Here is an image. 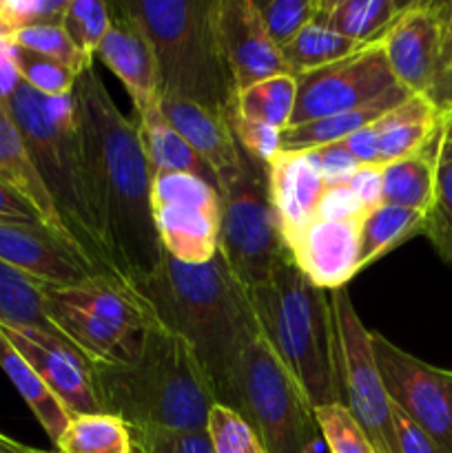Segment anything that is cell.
I'll return each mask as SVG.
<instances>
[{
  "label": "cell",
  "mask_w": 452,
  "mask_h": 453,
  "mask_svg": "<svg viewBox=\"0 0 452 453\" xmlns=\"http://www.w3.org/2000/svg\"><path fill=\"white\" fill-rule=\"evenodd\" d=\"M71 100L102 246L115 277L136 288L164 257L151 206L149 162L136 124L120 113L96 65L80 71Z\"/></svg>",
  "instance_id": "obj_1"
},
{
  "label": "cell",
  "mask_w": 452,
  "mask_h": 453,
  "mask_svg": "<svg viewBox=\"0 0 452 453\" xmlns=\"http://www.w3.org/2000/svg\"><path fill=\"white\" fill-rule=\"evenodd\" d=\"M133 290L151 314L191 345L224 405L230 376L261 336L248 288L217 252L207 264H182L164 252L158 270Z\"/></svg>",
  "instance_id": "obj_2"
},
{
  "label": "cell",
  "mask_w": 452,
  "mask_h": 453,
  "mask_svg": "<svg viewBox=\"0 0 452 453\" xmlns=\"http://www.w3.org/2000/svg\"><path fill=\"white\" fill-rule=\"evenodd\" d=\"M102 414L131 429L207 432L217 394L202 363L182 336L153 317L140 354L131 363L91 365Z\"/></svg>",
  "instance_id": "obj_3"
},
{
  "label": "cell",
  "mask_w": 452,
  "mask_h": 453,
  "mask_svg": "<svg viewBox=\"0 0 452 453\" xmlns=\"http://www.w3.org/2000/svg\"><path fill=\"white\" fill-rule=\"evenodd\" d=\"M149 40L162 97L229 118L235 88L215 25V0H115Z\"/></svg>",
  "instance_id": "obj_4"
},
{
  "label": "cell",
  "mask_w": 452,
  "mask_h": 453,
  "mask_svg": "<svg viewBox=\"0 0 452 453\" xmlns=\"http://www.w3.org/2000/svg\"><path fill=\"white\" fill-rule=\"evenodd\" d=\"M248 295L261 339L300 385L310 407L341 405L328 292L313 286L286 255L269 283L253 288Z\"/></svg>",
  "instance_id": "obj_5"
},
{
  "label": "cell",
  "mask_w": 452,
  "mask_h": 453,
  "mask_svg": "<svg viewBox=\"0 0 452 453\" xmlns=\"http://www.w3.org/2000/svg\"><path fill=\"white\" fill-rule=\"evenodd\" d=\"M7 106L71 242L97 273L118 279L102 246L71 96L44 97L20 80Z\"/></svg>",
  "instance_id": "obj_6"
},
{
  "label": "cell",
  "mask_w": 452,
  "mask_h": 453,
  "mask_svg": "<svg viewBox=\"0 0 452 453\" xmlns=\"http://www.w3.org/2000/svg\"><path fill=\"white\" fill-rule=\"evenodd\" d=\"M44 308L91 365L131 363L153 321L142 296L111 277H93L80 286H44Z\"/></svg>",
  "instance_id": "obj_7"
},
{
  "label": "cell",
  "mask_w": 452,
  "mask_h": 453,
  "mask_svg": "<svg viewBox=\"0 0 452 453\" xmlns=\"http://www.w3.org/2000/svg\"><path fill=\"white\" fill-rule=\"evenodd\" d=\"M224 405L244 416L266 453H315L322 438L308 398L261 336L239 357Z\"/></svg>",
  "instance_id": "obj_8"
},
{
  "label": "cell",
  "mask_w": 452,
  "mask_h": 453,
  "mask_svg": "<svg viewBox=\"0 0 452 453\" xmlns=\"http://www.w3.org/2000/svg\"><path fill=\"white\" fill-rule=\"evenodd\" d=\"M217 252L244 288L253 290L273 277L288 255L269 190V166L242 153V168L220 188Z\"/></svg>",
  "instance_id": "obj_9"
},
{
  "label": "cell",
  "mask_w": 452,
  "mask_h": 453,
  "mask_svg": "<svg viewBox=\"0 0 452 453\" xmlns=\"http://www.w3.org/2000/svg\"><path fill=\"white\" fill-rule=\"evenodd\" d=\"M335 321V358L341 405L353 414L377 453H397L393 403L386 394L370 348V330L362 323L346 288L328 292Z\"/></svg>",
  "instance_id": "obj_10"
},
{
  "label": "cell",
  "mask_w": 452,
  "mask_h": 453,
  "mask_svg": "<svg viewBox=\"0 0 452 453\" xmlns=\"http://www.w3.org/2000/svg\"><path fill=\"white\" fill-rule=\"evenodd\" d=\"M151 206L164 252L182 264H207L220 243V190L191 175H155Z\"/></svg>",
  "instance_id": "obj_11"
},
{
  "label": "cell",
  "mask_w": 452,
  "mask_h": 453,
  "mask_svg": "<svg viewBox=\"0 0 452 453\" xmlns=\"http://www.w3.org/2000/svg\"><path fill=\"white\" fill-rule=\"evenodd\" d=\"M370 348L390 403L424 429L441 453H452V372L434 367L370 332Z\"/></svg>",
  "instance_id": "obj_12"
},
{
  "label": "cell",
  "mask_w": 452,
  "mask_h": 453,
  "mask_svg": "<svg viewBox=\"0 0 452 453\" xmlns=\"http://www.w3.org/2000/svg\"><path fill=\"white\" fill-rule=\"evenodd\" d=\"M295 109L288 127L346 113L403 88L390 71L381 42L368 44L322 69L295 75Z\"/></svg>",
  "instance_id": "obj_13"
},
{
  "label": "cell",
  "mask_w": 452,
  "mask_h": 453,
  "mask_svg": "<svg viewBox=\"0 0 452 453\" xmlns=\"http://www.w3.org/2000/svg\"><path fill=\"white\" fill-rule=\"evenodd\" d=\"M0 261L43 286H80L105 277L65 233L44 221H0Z\"/></svg>",
  "instance_id": "obj_14"
},
{
  "label": "cell",
  "mask_w": 452,
  "mask_h": 453,
  "mask_svg": "<svg viewBox=\"0 0 452 453\" xmlns=\"http://www.w3.org/2000/svg\"><path fill=\"white\" fill-rule=\"evenodd\" d=\"M3 327V326H0ZM4 336L22 354L49 392L60 401L66 414H100L96 388H93L91 363L65 341L38 330L3 327Z\"/></svg>",
  "instance_id": "obj_15"
},
{
  "label": "cell",
  "mask_w": 452,
  "mask_h": 453,
  "mask_svg": "<svg viewBox=\"0 0 452 453\" xmlns=\"http://www.w3.org/2000/svg\"><path fill=\"white\" fill-rule=\"evenodd\" d=\"M292 264L313 286L332 292L346 288L359 270V215L315 217L286 243Z\"/></svg>",
  "instance_id": "obj_16"
},
{
  "label": "cell",
  "mask_w": 452,
  "mask_h": 453,
  "mask_svg": "<svg viewBox=\"0 0 452 453\" xmlns=\"http://www.w3.org/2000/svg\"><path fill=\"white\" fill-rule=\"evenodd\" d=\"M215 25L238 91L288 73L282 51L266 34L253 0H215Z\"/></svg>",
  "instance_id": "obj_17"
},
{
  "label": "cell",
  "mask_w": 452,
  "mask_h": 453,
  "mask_svg": "<svg viewBox=\"0 0 452 453\" xmlns=\"http://www.w3.org/2000/svg\"><path fill=\"white\" fill-rule=\"evenodd\" d=\"M439 29L437 3H410L399 20L381 40L390 71L412 96L430 100L439 75Z\"/></svg>",
  "instance_id": "obj_18"
},
{
  "label": "cell",
  "mask_w": 452,
  "mask_h": 453,
  "mask_svg": "<svg viewBox=\"0 0 452 453\" xmlns=\"http://www.w3.org/2000/svg\"><path fill=\"white\" fill-rule=\"evenodd\" d=\"M109 7L111 27L96 56L124 84L133 102V113H142V111L160 104L153 51H151L149 40L144 38L140 27L118 7L115 0H111Z\"/></svg>",
  "instance_id": "obj_19"
},
{
  "label": "cell",
  "mask_w": 452,
  "mask_h": 453,
  "mask_svg": "<svg viewBox=\"0 0 452 453\" xmlns=\"http://www.w3.org/2000/svg\"><path fill=\"white\" fill-rule=\"evenodd\" d=\"M269 190L284 246L317 217L326 181L308 153H279L269 164Z\"/></svg>",
  "instance_id": "obj_20"
},
{
  "label": "cell",
  "mask_w": 452,
  "mask_h": 453,
  "mask_svg": "<svg viewBox=\"0 0 452 453\" xmlns=\"http://www.w3.org/2000/svg\"><path fill=\"white\" fill-rule=\"evenodd\" d=\"M160 109L167 122L180 133L186 144L202 157V162L215 173L217 184H226L242 168V150L235 142L229 122L222 115L211 113L204 106L186 100L162 97Z\"/></svg>",
  "instance_id": "obj_21"
},
{
  "label": "cell",
  "mask_w": 452,
  "mask_h": 453,
  "mask_svg": "<svg viewBox=\"0 0 452 453\" xmlns=\"http://www.w3.org/2000/svg\"><path fill=\"white\" fill-rule=\"evenodd\" d=\"M441 111L425 96H410L397 109L381 115L370 124L377 137L379 166L421 153L433 144L439 128Z\"/></svg>",
  "instance_id": "obj_22"
},
{
  "label": "cell",
  "mask_w": 452,
  "mask_h": 453,
  "mask_svg": "<svg viewBox=\"0 0 452 453\" xmlns=\"http://www.w3.org/2000/svg\"><path fill=\"white\" fill-rule=\"evenodd\" d=\"M133 124H136L142 150H144V157L149 162L151 175H171V173L191 175L220 190L215 173L186 144L184 137L167 122L160 104L136 113Z\"/></svg>",
  "instance_id": "obj_23"
},
{
  "label": "cell",
  "mask_w": 452,
  "mask_h": 453,
  "mask_svg": "<svg viewBox=\"0 0 452 453\" xmlns=\"http://www.w3.org/2000/svg\"><path fill=\"white\" fill-rule=\"evenodd\" d=\"M0 181L12 186L27 202L34 203L44 224L53 226L56 230L66 234L65 226H62L60 217L56 212V206H53L51 197H49L47 188H44L38 171H35L29 149H27L25 140H22L16 122L9 113L7 100H0Z\"/></svg>",
  "instance_id": "obj_24"
},
{
  "label": "cell",
  "mask_w": 452,
  "mask_h": 453,
  "mask_svg": "<svg viewBox=\"0 0 452 453\" xmlns=\"http://www.w3.org/2000/svg\"><path fill=\"white\" fill-rule=\"evenodd\" d=\"M410 96V91L399 88V91L390 93V96L381 97V100L377 102H370V104L366 106H359V109L284 128V131H279V153H306V150L319 149V146L344 142L346 137L357 133L359 128L377 122L381 115L397 109V106L403 104Z\"/></svg>",
  "instance_id": "obj_25"
},
{
  "label": "cell",
  "mask_w": 452,
  "mask_h": 453,
  "mask_svg": "<svg viewBox=\"0 0 452 453\" xmlns=\"http://www.w3.org/2000/svg\"><path fill=\"white\" fill-rule=\"evenodd\" d=\"M434 195L424 219V237L434 252L452 265V106L441 111L433 140Z\"/></svg>",
  "instance_id": "obj_26"
},
{
  "label": "cell",
  "mask_w": 452,
  "mask_h": 453,
  "mask_svg": "<svg viewBox=\"0 0 452 453\" xmlns=\"http://www.w3.org/2000/svg\"><path fill=\"white\" fill-rule=\"evenodd\" d=\"M410 3L399 0H319L315 20L362 44L384 40Z\"/></svg>",
  "instance_id": "obj_27"
},
{
  "label": "cell",
  "mask_w": 452,
  "mask_h": 453,
  "mask_svg": "<svg viewBox=\"0 0 452 453\" xmlns=\"http://www.w3.org/2000/svg\"><path fill=\"white\" fill-rule=\"evenodd\" d=\"M425 212L377 203L359 215V270L424 233Z\"/></svg>",
  "instance_id": "obj_28"
},
{
  "label": "cell",
  "mask_w": 452,
  "mask_h": 453,
  "mask_svg": "<svg viewBox=\"0 0 452 453\" xmlns=\"http://www.w3.org/2000/svg\"><path fill=\"white\" fill-rule=\"evenodd\" d=\"M0 326L38 330L56 339H65L44 308V286L0 261ZM71 345V343H69Z\"/></svg>",
  "instance_id": "obj_29"
},
{
  "label": "cell",
  "mask_w": 452,
  "mask_h": 453,
  "mask_svg": "<svg viewBox=\"0 0 452 453\" xmlns=\"http://www.w3.org/2000/svg\"><path fill=\"white\" fill-rule=\"evenodd\" d=\"M0 370L7 374V379L12 380L13 388L18 389L22 401L29 405V410L34 411L38 423L43 425L47 436L51 438V442L56 445L58 438L62 436V432H65L66 425H69L71 416L66 414V410L60 405V401L49 392L47 385L38 379V374L31 370V365L22 358V354L13 348L12 341L4 336L3 327H0Z\"/></svg>",
  "instance_id": "obj_30"
},
{
  "label": "cell",
  "mask_w": 452,
  "mask_h": 453,
  "mask_svg": "<svg viewBox=\"0 0 452 453\" xmlns=\"http://www.w3.org/2000/svg\"><path fill=\"white\" fill-rule=\"evenodd\" d=\"M434 195L433 144L421 153L388 164L379 173L381 203L428 212Z\"/></svg>",
  "instance_id": "obj_31"
},
{
  "label": "cell",
  "mask_w": 452,
  "mask_h": 453,
  "mask_svg": "<svg viewBox=\"0 0 452 453\" xmlns=\"http://www.w3.org/2000/svg\"><path fill=\"white\" fill-rule=\"evenodd\" d=\"M295 96V75H273V78L251 84L244 91H238L233 111L248 122L284 131L291 124Z\"/></svg>",
  "instance_id": "obj_32"
},
{
  "label": "cell",
  "mask_w": 452,
  "mask_h": 453,
  "mask_svg": "<svg viewBox=\"0 0 452 453\" xmlns=\"http://www.w3.org/2000/svg\"><path fill=\"white\" fill-rule=\"evenodd\" d=\"M363 47H368V44L355 42V40L328 29L322 22L313 20L279 51H282L284 62H286L288 73L301 75L332 65V62L341 60V58L350 56V53L359 51Z\"/></svg>",
  "instance_id": "obj_33"
},
{
  "label": "cell",
  "mask_w": 452,
  "mask_h": 453,
  "mask_svg": "<svg viewBox=\"0 0 452 453\" xmlns=\"http://www.w3.org/2000/svg\"><path fill=\"white\" fill-rule=\"evenodd\" d=\"M56 453H133L127 423L111 414L74 416L56 442Z\"/></svg>",
  "instance_id": "obj_34"
},
{
  "label": "cell",
  "mask_w": 452,
  "mask_h": 453,
  "mask_svg": "<svg viewBox=\"0 0 452 453\" xmlns=\"http://www.w3.org/2000/svg\"><path fill=\"white\" fill-rule=\"evenodd\" d=\"M62 27H65L71 42L75 44V49L84 56V60L93 62L111 27L109 3H100V0H69Z\"/></svg>",
  "instance_id": "obj_35"
},
{
  "label": "cell",
  "mask_w": 452,
  "mask_h": 453,
  "mask_svg": "<svg viewBox=\"0 0 452 453\" xmlns=\"http://www.w3.org/2000/svg\"><path fill=\"white\" fill-rule=\"evenodd\" d=\"M9 47H12V56L16 60L20 80L27 87H31L44 97H69L74 93L78 73L71 71L69 66L16 47L13 42H9Z\"/></svg>",
  "instance_id": "obj_36"
},
{
  "label": "cell",
  "mask_w": 452,
  "mask_h": 453,
  "mask_svg": "<svg viewBox=\"0 0 452 453\" xmlns=\"http://www.w3.org/2000/svg\"><path fill=\"white\" fill-rule=\"evenodd\" d=\"M253 4L277 49L286 47L319 12V0H253Z\"/></svg>",
  "instance_id": "obj_37"
},
{
  "label": "cell",
  "mask_w": 452,
  "mask_h": 453,
  "mask_svg": "<svg viewBox=\"0 0 452 453\" xmlns=\"http://www.w3.org/2000/svg\"><path fill=\"white\" fill-rule=\"evenodd\" d=\"M207 436L213 453H266L260 436L244 416L220 403L208 411Z\"/></svg>",
  "instance_id": "obj_38"
},
{
  "label": "cell",
  "mask_w": 452,
  "mask_h": 453,
  "mask_svg": "<svg viewBox=\"0 0 452 453\" xmlns=\"http://www.w3.org/2000/svg\"><path fill=\"white\" fill-rule=\"evenodd\" d=\"M9 42L27 49V51L38 53V56L49 58V60L60 62V65L75 71V73H80L84 66L93 65V62L84 60V56L75 49V44L71 42V38L66 35L62 25H40L29 27V29H20L12 35Z\"/></svg>",
  "instance_id": "obj_39"
},
{
  "label": "cell",
  "mask_w": 452,
  "mask_h": 453,
  "mask_svg": "<svg viewBox=\"0 0 452 453\" xmlns=\"http://www.w3.org/2000/svg\"><path fill=\"white\" fill-rule=\"evenodd\" d=\"M315 420L331 453H377L344 405L319 407L315 410Z\"/></svg>",
  "instance_id": "obj_40"
},
{
  "label": "cell",
  "mask_w": 452,
  "mask_h": 453,
  "mask_svg": "<svg viewBox=\"0 0 452 453\" xmlns=\"http://www.w3.org/2000/svg\"><path fill=\"white\" fill-rule=\"evenodd\" d=\"M69 0H0V22L9 34L40 25H62Z\"/></svg>",
  "instance_id": "obj_41"
},
{
  "label": "cell",
  "mask_w": 452,
  "mask_h": 453,
  "mask_svg": "<svg viewBox=\"0 0 452 453\" xmlns=\"http://www.w3.org/2000/svg\"><path fill=\"white\" fill-rule=\"evenodd\" d=\"M133 453H213L207 432L131 429Z\"/></svg>",
  "instance_id": "obj_42"
},
{
  "label": "cell",
  "mask_w": 452,
  "mask_h": 453,
  "mask_svg": "<svg viewBox=\"0 0 452 453\" xmlns=\"http://www.w3.org/2000/svg\"><path fill=\"white\" fill-rule=\"evenodd\" d=\"M230 131H233L235 142H238L239 150L248 155L255 162L269 166L275 157L279 155V131L277 128L264 127V124L248 122V119L239 118L235 111H230L229 118Z\"/></svg>",
  "instance_id": "obj_43"
},
{
  "label": "cell",
  "mask_w": 452,
  "mask_h": 453,
  "mask_svg": "<svg viewBox=\"0 0 452 453\" xmlns=\"http://www.w3.org/2000/svg\"><path fill=\"white\" fill-rule=\"evenodd\" d=\"M439 29H441V47H439V75L433 88L430 102L439 111L452 106V0L437 3Z\"/></svg>",
  "instance_id": "obj_44"
},
{
  "label": "cell",
  "mask_w": 452,
  "mask_h": 453,
  "mask_svg": "<svg viewBox=\"0 0 452 453\" xmlns=\"http://www.w3.org/2000/svg\"><path fill=\"white\" fill-rule=\"evenodd\" d=\"M306 153L310 155L315 166H317L319 173H322L323 181H326V188L344 184V181L350 180L359 168H363L359 166L357 159L350 155V150L346 149L341 142H335V144H328V146H319V149L306 150Z\"/></svg>",
  "instance_id": "obj_45"
},
{
  "label": "cell",
  "mask_w": 452,
  "mask_h": 453,
  "mask_svg": "<svg viewBox=\"0 0 452 453\" xmlns=\"http://www.w3.org/2000/svg\"><path fill=\"white\" fill-rule=\"evenodd\" d=\"M393 427L397 438V453H441L428 434L417 427L401 410L393 405Z\"/></svg>",
  "instance_id": "obj_46"
},
{
  "label": "cell",
  "mask_w": 452,
  "mask_h": 453,
  "mask_svg": "<svg viewBox=\"0 0 452 453\" xmlns=\"http://www.w3.org/2000/svg\"><path fill=\"white\" fill-rule=\"evenodd\" d=\"M0 221H44L31 202L0 181Z\"/></svg>",
  "instance_id": "obj_47"
},
{
  "label": "cell",
  "mask_w": 452,
  "mask_h": 453,
  "mask_svg": "<svg viewBox=\"0 0 452 453\" xmlns=\"http://www.w3.org/2000/svg\"><path fill=\"white\" fill-rule=\"evenodd\" d=\"M18 84H20V73H18L7 40V42H0V100H9Z\"/></svg>",
  "instance_id": "obj_48"
},
{
  "label": "cell",
  "mask_w": 452,
  "mask_h": 453,
  "mask_svg": "<svg viewBox=\"0 0 452 453\" xmlns=\"http://www.w3.org/2000/svg\"><path fill=\"white\" fill-rule=\"evenodd\" d=\"M0 453H38V449H31V447H25L22 442L0 434Z\"/></svg>",
  "instance_id": "obj_49"
},
{
  "label": "cell",
  "mask_w": 452,
  "mask_h": 453,
  "mask_svg": "<svg viewBox=\"0 0 452 453\" xmlns=\"http://www.w3.org/2000/svg\"><path fill=\"white\" fill-rule=\"evenodd\" d=\"M7 40H12V34H9V31L4 29L3 22H0V42H7Z\"/></svg>",
  "instance_id": "obj_50"
},
{
  "label": "cell",
  "mask_w": 452,
  "mask_h": 453,
  "mask_svg": "<svg viewBox=\"0 0 452 453\" xmlns=\"http://www.w3.org/2000/svg\"><path fill=\"white\" fill-rule=\"evenodd\" d=\"M38 453H56V451H43V449H38Z\"/></svg>",
  "instance_id": "obj_51"
}]
</instances>
